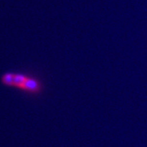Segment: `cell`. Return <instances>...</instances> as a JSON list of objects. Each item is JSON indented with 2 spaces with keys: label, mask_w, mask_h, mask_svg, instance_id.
<instances>
[{
  "label": "cell",
  "mask_w": 147,
  "mask_h": 147,
  "mask_svg": "<svg viewBox=\"0 0 147 147\" xmlns=\"http://www.w3.org/2000/svg\"><path fill=\"white\" fill-rule=\"evenodd\" d=\"M0 84L5 88L16 89L30 96H38L44 90L43 83L39 78L21 71L3 73L0 77Z\"/></svg>",
  "instance_id": "6da1fadb"
}]
</instances>
